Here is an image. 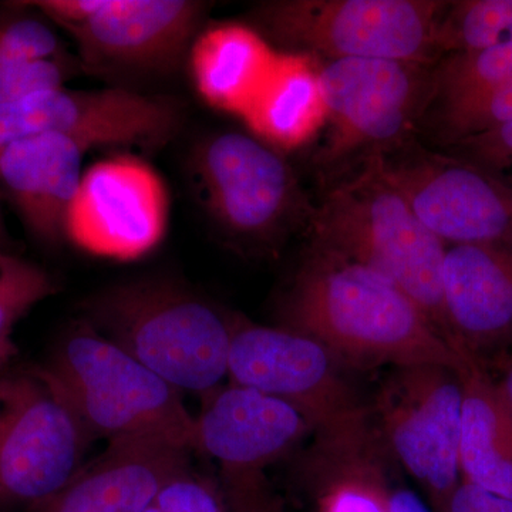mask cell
<instances>
[{
    "label": "cell",
    "instance_id": "6da1fadb",
    "mask_svg": "<svg viewBox=\"0 0 512 512\" xmlns=\"http://www.w3.org/2000/svg\"><path fill=\"white\" fill-rule=\"evenodd\" d=\"M284 316L286 329L359 369L439 365L460 372L466 365L467 352L453 348L399 286L323 249L296 276Z\"/></svg>",
    "mask_w": 512,
    "mask_h": 512
},
{
    "label": "cell",
    "instance_id": "7a4b0ae2",
    "mask_svg": "<svg viewBox=\"0 0 512 512\" xmlns=\"http://www.w3.org/2000/svg\"><path fill=\"white\" fill-rule=\"evenodd\" d=\"M312 225L319 249L367 266L399 286L451 345L443 305L447 245L421 224L402 192L372 161L365 160L359 173L329 192L313 212Z\"/></svg>",
    "mask_w": 512,
    "mask_h": 512
},
{
    "label": "cell",
    "instance_id": "3957f363",
    "mask_svg": "<svg viewBox=\"0 0 512 512\" xmlns=\"http://www.w3.org/2000/svg\"><path fill=\"white\" fill-rule=\"evenodd\" d=\"M90 326L180 392L207 394L228 376L232 325L180 286L137 281L87 303Z\"/></svg>",
    "mask_w": 512,
    "mask_h": 512
},
{
    "label": "cell",
    "instance_id": "277c9868",
    "mask_svg": "<svg viewBox=\"0 0 512 512\" xmlns=\"http://www.w3.org/2000/svg\"><path fill=\"white\" fill-rule=\"evenodd\" d=\"M39 370L94 439L165 437L191 450L194 416L180 390L92 326L67 333Z\"/></svg>",
    "mask_w": 512,
    "mask_h": 512
},
{
    "label": "cell",
    "instance_id": "5b68a950",
    "mask_svg": "<svg viewBox=\"0 0 512 512\" xmlns=\"http://www.w3.org/2000/svg\"><path fill=\"white\" fill-rule=\"evenodd\" d=\"M448 2L278 0L256 18L288 52L336 59H386L426 66Z\"/></svg>",
    "mask_w": 512,
    "mask_h": 512
},
{
    "label": "cell",
    "instance_id": "8992f818",
    "mask_svg": "<svg viewBox=\"0 0 512 512\" xmlns=\"http://www.w3.org/2000/svg\"><path fill=\"white\" fill-rule=\"evenodd\" d=\"M228 376L288 403L308 421L318 440L350 436L372 426V412L360 403L325 346L286 328L232 325Z\"/></svg>",
    "mask_w": 512,
    "mask_h": 512
},
{
    "label": "cell",
    "instance_id": "52a82bcc",
    "mask_svg": "<svg viewBox=\"0 0 512 512\" xmlns=\"http://www.w3.org/2000/svg\"><path fill=\"white\" fill-rule=\"evenodd\" d=\"M93 440L39 369L0 376V500H49L82 470Z\"/></svg>",
    "mask_w": 512,
    "mask_h": 512
},
{
    "label": "cell",
    "instance_id": "ba28073f",
    "mask_svg": "<svg viewBox=\"0 0 512 512\" xmlns=\"http://www.w3.org/2000/svg\"><path fill=\"white\" fill-rule=\"evenodd\" d=\"M463 384L457 370L439 365L392 367L376 396L377 436L429 495L446 510L461 480Z\"/></svg>",
    "mask_w": 512,
    "mask_h": 512
},
{
    "label": "cell",
    "instance_id": "9c48e42d",
    "mask_svg": "<svg viewBox=\"0 0 512 512\" xmlns=\"http://www.w3.org/2000/svg\"><path fill=\"white\" fill-rule=\"evenodd\" d=\"M431 234L451 245H512V190L484 167L413 138L367 158Z\"/></svg>",
    "mask_w": 512,
    "mask_h": 512
},
{
    "label": "cell",
    "instance_id": "30bf717a",
    "mask_svg": "<svg viewBox=\"0 0 512 512\" xmlns=\"http://www.w3.org/2000/svg\"><path fill=\"white\" fill-rule=\"evenodd\" d=\"M330 133L320 160L367 158L410 140L421 110L433 99L424 64L386 59H336L319 64Z\"/></svg>",
    "mask_w": 512,
    "mask_h": 512
},
{
    "label": "cell",
    "instance_id": "8fae6325",
    "mask_svg": "<svg viewBox=\"0 0 512 512\" xmlns=\"http://www.w3.org/2000/svg\"><path fill=\"white\" fill-rule=\"evenodd\" d=\"M170 195L147 161L116 156L87 168L64 222V238L86 254L137 261L167 234Z\"/></svg>",
    "mask_w": 512,
    "mask_h": 512
},
{
    "label": "cell",
    "instance_id": "7c38bea8",
    "mask_svg": "<svg viewBox=\"0 0 512 512\" xmlns=\"http://www.w3.org/2000/svg\"><path fill=\"white\" fill-rule=\"evenodd\" d=\"M168 100L127 89L47 90L0 104V151L23 138L59 134L93 147H160L180 128Z\"/></svg>",
    "mask_w": 512,
    "mask_h": 512
},
{
    "label": "cell",
    "instance_id": "4fadbf2b",
    "mask_svg": "<svg viewBox=\"0 0 512 512\" xmlns=\"http://www.w3.org/2000/svg\"><path fill=\"white\" fill-rule=\"evenodd\" d=\"M194 167L208 207L232 234L265 237L295 210L291 167L255 136L224 131L208 137L195 151Z\"/></svg>",
    "mask_w": 512,
    "mask_h": 512
},
{
    "label": "cell",
    "instance_id": "5bb4252c",
    "mask_svg": "<svg viewBox=\"0 0 512 512\" xmlns=\"http://www.w3.org/2000/svg\"><path fill=\"white\" fill-rule=\"evenodd\" d=\"M288 403L251 387L231 384L205 394L192 426L191 450L221 464L224 480L262 476L311 433Z\"/></svg>",
    "mask_w": 512,
    "mask_h": 512
},
{
    "label": "cell",
    "instance_id": "9a60e30c",
    "mask_svg": "<svg viewBox=\"0 0 512 512\" xmlns=\"http://www.w3.org/2000/svg\"><path fill=\"white\" fill-rule=\"evenodd\" d=\"M204 5L191 0H104L69 30L86 62L114 72L170 69L191 49Z\"/></svg>",
    "mask_w": 512,
    "mask_h": 512
},
{
    "label": "cell",
    "instance_id": "2e32d148",
    "mask_svg": "<svg viewBox=\"0 0 512 512\" xmlns=\"http://www.w3.org/2000/svg\"><path fill=\"white\" fill-rule=\"evenodd\" d=\"M190 451L165 437L109 441L63 490L29 512H143L171 477L190 467Z\"/></svg>",
    "mask_w": 512,
    "mask_h": 512
},
{
    "label": "cell",
    "instance_id": "e0dca14e",
    "mask_svg": "<svg viewBox=\"0 0 512 512\" xmlns=\"http://www.w3.org/2000/svg\"><path fill=\"white\" fill-rule=\"evenodd\" d=\"M451 345L478 357L512 340V245H451L443 264Z\"/></svg>",
    "mask_w": 512,
    "mask_h": 512
},
{
    "label": "cell",
    "instance_id": "ac0fdd59",
    "mask_svg": "<svg viewBox=\"0 0 512 512\" xmlns=\"http://www.w3.org/2000/svg\"><path fill=\"white\" fill-rule=\"evenodd\" d=\"M84 150L70 138L42 134L0 151V183L23 224L45 244L64 238L67 212L82 181Z\"/></svg>",
    "mask_w": 512,
    "mask_h": 512
},
{
    "label": "cell",
    "instance_id": "d6986e66",
    "mask_svg": "<svg viewBox=\"0 0 512 512\" xmlns=\"http://www.w3.org/2000/svg\"><path fill=\"white\" fill-rule=\"evenodd\" d=\"M241 117L252 136L275 150L305 146L328 121L318 60L305 53H278Z\"/></svg>",
    "mask_w": 512,
    "mask_h": 512
},
{
    "label": "cell",
    "instance_id": "ffe728a7",
    "mask_svg": "<svg viewBox=\"0 0 512 512\" xmlns=\"http://www.w3.org/2000/svg\"><path fill=\"white\" fill-rule=\"evenodd\" d=\"M463 384L461 477L488 493L512 500V416L493 377L467 353L458 372Z\"/></svg>",
    "mask_w": 512,
    "mask_h": 512
},
{
    "label": "cell",
    "instance_id": "44dd1931",
    "mask_svg": "<svg viewBox=\"0 0 512 512\" xmlns=\"http://www.w3.org/2000/svg\"><path fill=\"white\" fill-rule=\"evenodd\" d=\"M278 53L264 36L241 23L205 29L190 49L195 89L214 109L242 114L264 84Z\"/></svg>",
    "mask_w": 512,
    "mask_h": 512
},
{
    "label": "cell",
    "instance_id": "7402d4cb",
    "mask_svg": "<svg viewBox=\"0 0 512 512\" xmlns=\"http://www.w3.org/2000/svg\"><path fill=\"white\" fill-rule=\"evenodd\" d=\"M377 440L373 426L352 436L315 441L306 474L316 512H393L394 487Z\"/></svg>",
    "mask_w": 512,
    "mask_h": 512
},
{
    "label": "cell",
    "instance_id": "603a6c76",
    "mask_svg": "<svg viewBox=\"0 0 512 512\" xmlns=\"http://www.w3.org/2000/svg\"><path fill=\"white\" fill-rule=\"evenodd\" d=\"M512 43V0L448 3L437 28V52H464Z\"/></svg>",
    "mask_w": 512,
    "mask_h": 512
},
{
    "label": "cell",
    "instance_id": "cb8c5ba5",
    "mask_svg": "<svg viewBox=\"0 0 512 512\" xmlns=\"http://www.w3.org/2000/svg\"><path fill=\"white\" fill-rule=\"evenodd\" d=\"M512 82V43L450 53L433 76L439 107Z\"/></svg>",
    "mask_w": 512,
    "mask_h": 512
},
{
    "label": "cell",
    "instance_id": "d4e9b609",
    "mask_svg": "<svg viewBox=\"0 0 512 512\" xmlns=\"http://www.w3.org/2000/svg\"><path fill=\"white\" fill-rule=\"evenodd\" d=\"M55 293V282L45 269L19 256L0 254V370L15 355L16 323Z\"/></svg>",
    "mask_w": 512,
    "mask_h": 512
},
{
    "label": "cell",
    "instance_id": "484cf974",
    "mask_svg": "<svg viewBox=\"0 0 512 512\" xmlns=\"http://www.w3.org/2000/svg\"><path fill=\"white\" fill-rule=\"evenodd\" d=\"M440 134L454 144L512 121V82L439 107Z\"/></svg>",
    "mask_w": 512,
    "mask_h": 512
},
{
    "label": "cell",
    "instance_id": "4316f807",
    "mask_svg": "<svg viewBox=\"0 0 512 512\" xmlns=\"http://www.w3.org/2000/svg\"><path fill=\"white\" fill-rule=\"evenodd\" d=\"M151 503L163 512H229L225 491L190 467L171 477Z\"/></svg>",
    "mask_w": 512,
    "mask_h": 512
},
{
    "label": "cell",
    "instance_id": "83f0119b",
    "mask_svg": "<svg viewBox=\"0 0 512 512\" xmlns=\"http://www.w3.org/2000/svg\"><path fill=\"white\" fill-rule=\"evenodd\" d=\"M67 70L60 57L0 64V104L62 89Z\"/></svg>",
    "mask_w": 512,
    "mask_h": 512
},
{
    "label": "cell",
    "instance_id": "f1b7e54d",
    "mask_svg": "<svg viewBox=\"0 0 512 512\" xmlns=\"http://www.w3.org/2000/svg\"><path fill=\"white\" fill-rule=\"evenodd\" d=\"M60 43L47 23L16 18L0 25V64L59 57Z\"/></svg>",
    "mask_w": 512,
    "mask_h": 512
},
{
    "label": "cell",
    "instance_id": "f546056e",
    "mask_svg": "<svg viewBox=\"0 0 512 512\" xmlns=\"http://www.w3.org/2000/svg\"><path fill=\"white\" fill-rule=\"evenodd\" d=\"M454 146L478 165L507 167L512 164V121L494 130L457 141Z\"/></svg>",
    "mask_w": 512,
    "mask_h": 512
},
{
    "label": "cell",
    "instance_id": "4dcf8cb0",
    "mask_svg": "<svg viewBox=\"0 0 512 512\" xmlns=\"http://www.w3.org/2000/svg\"><path fill=\"white\" fill-rule=\"evenodd\" d=\"M224 491L229 512H284L281 498L272 493L264 476L229 481Z\"/></svg>",
    "mask_w": 512,
    "mask_h": 512
},
{
    "label": "cell",
    "instance_id": "1f68e13d",
    "mask_svg": "<svg viewBox=\"0 0 512 512\" xmlns=\"http://www.w3.org/2000/svg\"><path fill=\"white\" fill-rule=\"evenodd\" d=\"M104 0H39L30 5L66 30L79 28L96 15Z\"/></svg>",
    "mask_w": 512,
    "mask_h": 512
},
{
    "label": "cell",
    "instance_id": "d6a6232c",
    "mask_svg": "<svg viewBox=\"0 0 512 512\" xmlns=\"http://www.w3.org/2000/svg\"><path fill=\"white\" fill-rule=\"evenodd\" d=\"M443 512H512V500L461 480Z\"/></svg>",
    "mask_w": 512,
    "mask_h": 512
},
{
    "label": "cell",
    "instance_id": "836d02e7",
    "mask_svg": "<svg viewBox=\"0 0 512 512\" xmlns=\"http://www.w3.org/2000/svg\"><path fill=\"white\" fill-rule=\"evenodd\" d=\"M392 511L393 512H434L431 511L423 501L417 497L413 491L407 488H393L392 494Z\"/></svg>",
    "mask_w": 512,
    "mask_h": 512
},
{
    "label": "cell",
    "instance_id": "e575fe53",
    "mask_svg": "<svg viewBox=\"0 0 512 512\" xmlns=\"http://www.w3.org/2000/svg\"><path fill=\"white\" fill-rule=\"evenodd\" d=\"M498 390H500L501 397H503L505 406L510 410L512 416V365L508 366L503 372L500 379L495 380Z\"/></svg>",
    "mask_w": 512,
    "mask_h": 512
},
{
    "label": "cell",
    "instance_id": "d590c367",
    "mask_svg": "<svg viewBox=\"0 0 512 512\" xmlns=\"http://www.w3.org/2000/svg\"><path fill=\"white\" fill-rule=\"evenodd\" d=\"M10 241L8 229L3 221L2 212H0V254H10Z\"/></svg>",
    "mask_w": 512,
    "mask_h": 512
},
{
    "label": "cell",
    "instance_id": "8d00e7d4",
    "mask_svg": "<svg viewBox=\"0 0 512 512\" xmlns=\"http://www.w3.org/2000/svg\"><path fill=\"white\" fill-rule=\"evenodd\" d=\"M143 512H163L160 508L156 507L153 503L148 504V507Z\"/></svg>",
    "mask_w": 512,
    "mask_h": 512
}]
</instances>
